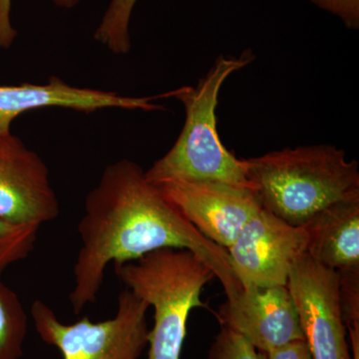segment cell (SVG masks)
I'll list each match as a JSON object with an SVG mask.
<instances>
[{"mask_svg":"<svg viewBox=\"0 0 359 359\" xmlns=\"http://www.w3.org/2000/svg\"><path fill=\"white\" fill-rule=\"evenodd\" d=\"M59 8L72 9L82 0H51ZM13 0H0V49H9L18 37L11 21Z\"/></svg>","mask_w":359,"mask_h":359,"instance_id":"e0dca14e","label":"cell"},{"mask_svg":"<svg viewBox=\"0 0 359 359\" xmlns=\"http://www.w3.org/2000/svg\"><path fill=\"white\" fill-rule=\"evenodd\" d=\"M261 205L292 226L342 201L359 199L358 163L332 145L273 151L245 159Z\"/></svg>","mask_w":359,"mask_h":359,"instance_id":"7a4b0ae2","label":"cell"},{"mask_svg":"<svg viewBox=\"0 0 359 359\" xmlns=\"http://www.w3.org/2000/svg\"><path fill=\"white\" fill-rule=\"evenodd\" d=\"M173 94L170 91L155 96H123L113 91L72 86L56 76L45 84L0 86V135L11 133V124L18 116L40 108H66L86 113L109 108L150 112L165 110L155 101Z\"/></svg>","mask_w":359,"mask_h":359,"instance_id":"8fae6325","label":"cell"},{"mask_svg":"<svg viewBox=\"0 0 359 359\" xmlns=\"http://www.w3.org/2000/svg\"><path fill=\"white\" fill-rule=\"evenodd\" d=\"M268 359H313L306 340H295L266 353Z\"/></svg>","mask_w":359,"mask_h":359,"instance_id":"d6986e66","label":"cell"},{"mask_svg":"<svg viewBox=\"0 0 359 359\" xmlns=\"http://www.w3.org/2000/svg\"><path fill=\"white\" fill-rule=\"evenodd\" d=\"M40 226L0 221V276L11 264L32 254Z\"/></svg>","mask_w":359,"mask_h":359,"instance_id":"9a60e30c","label":"cell"},{"mask_svg":"<svg viewBox=\"0 0 359 359\" xmlns=\"http://www.w3.org/2000/svg\"><path fill=\"white\" fill-rule=\"evenodd\" d=\"M308 235L262 208L229 248L231 269L244 289L287 285L295 262L306 254Z\"/></svg>","mask_w":359,"mask_h":359,"instance_id":"8992f818","label":"cell"},{"mask_svg":"<svg viewBox=\"0 0 359 359\" xmlns=\"http://www.w3.org/2000/svg\"><path fill=\"white\" fill-rule=\"evenodd\" d=\"M27 321L20 297L0 282V359L22 356Z\"/></svg>","mask_w":359,"mask_h":359,"instance_id":"4fadbf2b","label":"cell"},{"mask_svg":"<svg viewBox=\"0 0 359 359\" xmlns=\"http://www.w3.org/2000/svg\"><path fill=\"white\" fill-rule=\"evenodd\" d=\"M150 306L125 289L118 297L115 316L103 321L88 318L65 325L46 304L32 306L33 323L40 339L55 346L63 359H139L148 346Z\"/></svg>","mask_w":359,"mask_h":359,"instance_id":"5b68a950","label":"cell"},{"mask_svg":"<svg viewBox=\"0 0 359 359\" xmlns=\"http://www.w3.org/2000/svg\"><path fill=\"white\" fill-rule=\"evenodd\" d=\"M127 290L154 309L149 332L148 359H181L191 311L205 308L201 294L216 278L212 269L189 250L161 249L127 263L114 264Z\"/></svg>","mask_w":359,"mask_h":359,"instance_id":"277c9868","label":"cell"},{"mask_svg":"<svg viewBox=\"0 0 359 359\" xmlns=\"http://www.w3.org/2000/svg\"><path fill=\"white\" fill-rule=\"evenodd\" d=\"M302 226L314 261L337 273L359 269V199L330 205Z\"/></svg>","mask_w":359,"mask_h":359,"instance_id":"7c38bea8","label":"cell"},{"mask_svg":"<svg viewBox=\"0 0 359 359\" xmlns=\"http://www.w3.org/2000/svg\"><path fill=\"white\" fill-rule=\"evenodd\" d=\"M255 58L250 49L237 57L219 55L197 86L178 88L175 98L185 107V123L173 147L145 172L149 182H217L254 191L245 159H238L222 143L216 110L224 81Z\"/></svg>","mask_w":359,"mask_h":359,"instance_id":"3957f363","label":"cell"},{"mask_svg":"<svg viewBox=\"0 0 359 359\" xmlns=\"http://www.w3.org/2000/svg\"><path fill=\"white\" fill-rule=\"evenodd\" d=\"M208 359H268L242 335L229 327H221L210 347Z\"/></svg>","mask_w":359,"mask_h":359,"instance_id":"2e32d148","label":"cell"},{"mask_svg":"<svg viewBox=\"0 0 359 359\" xmlns=\"http://www.w3.org/2000/svg\"><path fill=\"white\" fill-rule=\"evenodd\" d=\"M59 214L44 161L15 135H0V221L41 226Z\"/></svg>","mask_w":359,"mask_h":359,"instance_id":"ba28073f","label":"cell"},{"mask_svg":"<svg viewBox=\"0 0 359 359\" xmlns=\"http://www.w3.org/2000/svg\"><path fill=\"white\" fill-rule=\"evenodd\" d=\"M318 8L339 18L348 29H359V0H309Z\"/></svg>","mask_w":359,"mask_h":359,"instance_id":"ac0fdd59","label":"cell"},{"mask_svg":"<svg viewBox=\"0 0 359 359\" xmlns=\"http://www.w3.org/2000/svg\"><path fill=\"white\" fill-rule=\"evenodd\" d=\"M78 233L81 245L69 294L76 314L96 302L111 263L135 261L161 249L197 255L212 269L226 299L242 290L228 250L202 235L133 161L119 160L104 169L98 185L85 200Z\"/></svg>","mask_w":359,"mask_h":359,"instance_id":"6da1fadb","label":"cell"},{"mask_svg":"<svg viewBox=\"0 0 359 359\" xmlns=\"http://www.w3.org/2000/svg\"><path fill=\"white\" fill-rule=\"evenodd\" d=\"M351 340V349H353V359H359V327L351 328L347 330Z\"/></svg>","mask_w":359,"mask_h":359,"instance_id":"ffe728a7","label":"cell"},{"mask_svg":"<svg viewBox=\"0 0 359 359\" xmlns=\"http://www.w3.org/2000/svg\"><path fill=\"white\" fill-rule=\"evenodd\" d=\"M154 185L202 235L224 250L263 208L254 191L217 182L172 181Z\"/></svg>","mask_w":359,"mask_h":359,"instance_id":"9c48e42d","label":"cell"},{"mask_svg":"<svg viewBox=\"0 0 359 359\" xmlns=\"http://www.w3.org/2000/svg\"><path fill=\"white\" fill-rule=\"evenodd\" d=\"M313 359H353L340 304L339 275L302 255L287 283Z\"/></svg>","mask_w":359,"mask_h":359,"instance_id":"52a82bcc","label":"cell"},{"mask_svg":"<svg viewBox=\"0 0 359 359\" xmlns=\"http://www.w3.org/2000/svg\"><path fill=\"white\" fill-rule=\"evenodd\" d=\"M138 0H110L94 39L117 55H126L131 50L130 21Z\"/></svg>","mask_w":359,"mask_h":359,"instance_id":"5bb4252c","label":"cell"},{"mask_svg":"<svg viewBox=\"0 0 359 359\" xmlns=\"http://www.w3.org/2000/svg\"><path fill=\"white\" fill-rule=\"evenodd\" d=\"M221 327L242 335L268 353L295 340L304 339L299 313L287 285L243 287L219 309Z\"/></svg>","mask_w":359,"mask_h":359,"instance_id":"30bf717a","label":"cell"}]
</instances>
